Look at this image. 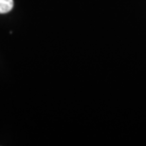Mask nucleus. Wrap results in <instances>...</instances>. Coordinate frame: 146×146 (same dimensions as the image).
Returning a JSON list of instances; mask_svg holds the SVG:
<instances>
[{
  "label": "nucleus",
  "instance_id": "nucleus-1",
  "mask_svg": "<svg viewBox=\"0 0 146 146\" xmlns=\"http://www.w3.org/2000/svg\"><path fill=\"white\" fill-rule=\"evenodd\" d=\"M13 8V0H0V13H7Z\"/></svg>",
  "mask_w": 146,
  "mask_h": 146
}]
</instances>
